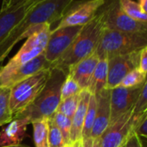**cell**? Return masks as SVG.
<instances>
[{
  "mask_svg": "<svg viewBox=\"0 0 147 147\" xmlns=\"http://www.w3.org/2000/svg\"><path fill=\"white\" fill-rule=\"evenodd\" d=\"M73 0H43L32 5L24 19L0 43V63L8 56L13 47L22 39L27 38L28 32L36 26L48 24L51 27L62 17Z\"/></svg>",
  "mask_w": 147,
  "mask_h": 147,
  "instance_id": "1",
  "label": "cell"
},
{
  "mask_svg": "<svg viewBox=\"0 0 147 147\" xmlns=\"http://www.w3.org/2000/svg\"><path fill=\"white\" fill-rule=\"evenodd\" d=\"M105 29V14L100 7L94 18L82 26L63 55L51 64V68H59L67 76L70 67L95 52Z\"/></svg>",
  "mask_w": 147,
  "mask_h": 147,
  "instance_id": "2",
  "label": "cell"
},
{
  "mask_svg": "<svg viewBox=\"0 0 147 147\" xmlns=\"http://www.w3.org/2000/svg\"><path fill=\"white\" fill-rule=\"evenodd\" d=\"M66 77L62 70L51 68L50 76L38 96L30 106L15 117L28 118L30 123L51 117L61 102V89Z\"/></svg>",
  "mask_w": 147,
  "mask_h": 147,
  "instance_id": "3",
  "label": "cell"
},
{
  "mask_svg": "<svg viewBox=\"0 0 147 147\" xmlns=\"http://www.w3.org/2000/svg\"><path fill=\"white\" fill-rule=\"evenodd\" d=\"M147 46V32L126 33L105 29L95 53L99 59H109L141 50Z\"/></svg>",
  "mask_w": 147,
  "mask_h": 147,
  "instance_id": "4",
  "label": "cell"
},
{
  "mask_svg": "<svg viewBox=\"0 0 147 147\" xmlns=\"http://www.w3.org/2000/svg\"><path fill=\"white\" fill-rule=\"evenodd\" d=\"M51 68L44 69L11 88L10 109L13 118L30 106L45 86Z\"/></svg>",
  "mask_w": 147,
  "mask_h": 147,
  "instance_id": "5",
  "label": "cell"
},
{
  "mask_svg": "<svg viewBox=\"0 0 147 147\" xmlns=\"http://www.w3.org/2000/svg\"><path fill=\"white\" fill-rule=\"evenodd\" d=\"M50 32V24H44L36 26L33 32L27 37L25 42L18 53L8 61L5 66L0 67V76L7 75L13 69L27 63L44 53Z\"/></svg>",
  "mask_w": 147,
  "mask_h": 147,
  "instance_id": "6",
  "label": "cell"
},
{
  "mask_svg": "<svg viewBox=\"0 0 147 147\" xmlns=\"http://www.w3.org/2000/svg\"><path fill=\"white\" fill-rule=\"evenodd\" d=\"M105 2L106 0H73L51 30L64 27L84 26L94 18Z\"/></svg>",
  "mask_w": 147,
  "mask_h": 147,
  "instance_id": "7",
  "label": "cell"
},
{
  "mask_svg": "<svg viewBox=\"0 0 147 147\" xmlns=\"http://www.w3.org/2000/svg\"><path fill=\"white\" fill-rule=\"evenodd\" d=\"M101 8L105 14L107 29L126 33L147 32V23L138 22L128 17L121 10L119 0H106Z\"/></svg>",
  "mask_w": 147,
  "mask_h": 147,
  "instance_id": "8",
  "label": "cell"
},
{
  "mask_svg": "<svg viewBox=\"0 0 147 147\" xmlns=\"http://www.w3.org/2000/svg\"><path fill=\"white\" fill-rule=\"evenodd\" d=\"M140 52L141 50H138L127 55H117L107 59L108 72L106 88L113 89L119 87L128 73L138 67Z\"/></svg>",
  "mask_w": 147,
  "mask_h": 147,
  "instance_id": "9",
  "label": "cell"
},
{
  "mask_svg": "<svg viewBox=\"0 0 147 147\" xmlns=\"http://www.w3.org/2000/svg\"><path fill=\"white\" fill-rule=\"evenodd\" d=\"M82 28V26H71L51 30L44 50V56L50 64H53L63 55Z\"/></svg>",
  "mask_w": 147,
  "mask_h": 147,
  "instance_id": "10",
  "label": "cell"
},
{
  "mask_svg": "<svg viewBox=\"0 0 147 147\" xmlns=\"http://www.w3.org/2000/svg\"><path fill=\"white\" fill-rule=\"evenodd\" d=\"M134 109V108H133ZM133 109L122 115L107 128L100 138V147H121L135 128Z\"/></svg>",
  "mask_w": 147,
  "mask_h": 147,
  "instance_id": "11",
  "label": "cell"
},
{
  "mask_svg": "<svg viewBox=\"0 0 147 147\" xmlns=\"http://www.w3.org/2000/svg\"><path fill=\"white\" fill-rule=\"evenodd\" d=\"M143 86L137 88L116 87L110 93V124L118 120L122 115L134 108V106L139 97Z\"/></svg>",
  "mask_w": 147,
  "mask_h": 147,
  "instance_id": "12",
  "label": "cell"
},
{
  "mask_svg": "<svg viewBox=\"0 0 147 147\" xmlns=\"http://www.w3.org/2000/svg\"><path fill=\"white\" fill-rule=\"evenodd\" d=\"M51 68V64L46 60L44 53L24 65L13 69L7 75L0 76V87L11 88L20 82L31 77L38 72Z\"/></svg>",
  "mask_w": 147,
  "mask_h": 147,
  "instance_id": "13",
  "label": "cell"
},
{
  "mask_svg": "<svg viewBox=\"0 0 147 147\" xmlns=\"http://www.w3.org/2000/svg\"><path fill=\"white\" fill-rule=\"evenodd\" d=\"M110 93L111 90L105 88L96 96L97 107L94 126L90 138L94 140L100 138L110 124L111 108H110Z\"/></svg>",
  "mask_w": 147,
  "mask_h": 147,
  "instance_id": "14",
  "label": "cell"
},
{
  "mask_svg": "<svg viewBox=\"0 0 147 147\" xmlns=\"http://www.w3.org/2000/svg\"><path fill=\"white\" fill-rule=\"evenodd\" d=\"M31 5L28 3L24 5L0 10V43L11 33V31L24 19Z\"/></svg>",
  "mask_w": 147,
  "mask_h": 147,
  "instance_id": "15",
  "label": "cell"
},
{
  "mask_svg": "<svg viewBox=\"0 0 147 147\" xmlns=\"http://www.w3.org/2000/svg\"><path fill=\"white\" fill-rule=\"evenodd\" d=\"M99 60L98 55L94 52L88 57L82 60L77 64L70 67L67 75L78 83L82 90L88 89Z\"/></svg>",
  "mask_w": 147,
  "mask_h": 147,
  "instance_id": "16",
  "label": "cell"
},
{
  "mask_svg": "<svg viewBox=\"0 0 147 147\" xmlns=\"http://www.w3.org/2000/svg\"><path fill=\"white\" fill-rule=\"evenodd\" d=\"M30 120L25 117H15L7 126L0 131V147L19 144L26 136Z\"/></svg>",
  "mask_w": 147,
  "mask_h": 147,
  "instance_id": "17",
  "label": "cell"
},
{
  "mask_svg": "<svg viewBox=\"0 0 147 147\" xmlns=\"http://www.w3.org/2000/svg\"><path fill=\"white\" fill-rule=\"evenodd\" d=\"M91 93L88 89H83L80 93V100L77 107V109L74 114L71 123V131H70V141L71 143L76 142L79 139H82V132L85 121V117L88 107L89 99Z\"/></svg>",
  "mask_w": 147,
  "mask_h": 147,
  "instance_id": "18",
  "label": "cell"
},
{
  "mask_svg": "<svg viewBox=\"0 0 147 147\" xmlns=\"http://www.w3.org/2000/svg\"><path fill=\"white\" fill-rule=\"evenodd\" d=\"M108 63L107 59H100L94 71L88 90L94 95L100 94L107 88Z\"/></svg>",
  "mask_w": 147,
  "mask_h": 147,
  "instance_id": "19",
  "label": "cell"
},
{
  "mask_svg": "<svg viewBox=\"0 0 147 147\" xmlns=\"http://www.w3.org/2000/svg\"><path fill=\"white\" fill-rule=\"evenodd\" d=\"M36 147H49V119L32 122Z\"/></svg>",
  "mask_w": 147,
  "mask_h": 147,
  "instance_id": "20",
  "label": "cell"
},
{
  "mask_svg": "<svg viewBox=\"0 0 147 147\" xmlns=\"http://www.w3.org/2000/svg\"><path fill=\"white\" fill-rule=\"evenodd\" d=\"M11 88L0 87V126L13 120V114L10 109Z\"/></svg>",
  "mask_w": 147,
  "mask_h": 147,
  "instance_id": "21",
  "label": "cell"
},
{
  "mask_svg": "<svg viewBox=\"0 0 147 147\" xmlns=\"http://www.w3.org/2000/svg\"><path fill=\"white\" fill-rule=\"evenodd\" d=\"M96 107H97V99L94 94H91L89 102H88V107L85 117V121L82 128V138L87 139L89 138L91 136V131L94 126V119H95V115H96Z\"/></svg>",
  "mask_w": 147,
  "mask_h": 147,
  "instance_id": "22",
  "label": "cell"
},
{
  "mask_svg": "<svg viewBox=\"0 0 147 147\" xmlns=\"http://www.w3.org/2000/svg\"><path fill=\"white\" fill-rule=\"evenodd\" d=\"M121 10L130 18L142 23H147V14L133 0H119Z\"/></svg>",
  "mask_w": 147,
  "mask_h": 147,
  "instance_id": "23",
  "label": "cell"
},
{
  "mask_svg": "<svg viewBox=\"0 0 147 147\" xmlns=\"http://www.w3.org/2000/svg\"><path fill=\"white\" fill-rule=\"evenodd\" d=\"M80 100V94L70 96L68 98L61 100V102L56 110L57 113L63 114L72 120L74 114H75Z\"/></svg>",
  "mask_w": 147,
  "mask_h": 147,
  "instance_id": "24",
  "label": "cell"
},
{
  "mask_svg": "<svg viewBox=\"0 0 147 147\" xmlns=\"http://www.w3.org/2000/svg\"><path fill=\"white\" fill-rule=\"evenodd\" d=\"M147 79V75L142 72L138 67L131 70L125 76L121 82L120 85L124 88H137L141 87L144 84Z\"/></svg>",
  "mask_w": 147,
  "mask_h": 147,
  "instance_id": "25",
  "label": "cell"
},
{
  "mask_svg": "<svg viewBox=\"0 0 147 147\" xmlns=\"http://www.w3.org/2000/svg\"><path fill=\"white\" fill-rule=\"evenodd\" d=\"M51 117L55 124L60 129L63 136L65 144H71V141H70V131H71V123H72L71 119L57 112H55Z\"/></svg>",
  "mask_w": 147,
  "mask_h": 147,
  "instance_id": "26",
  "label": "cell"
},
{
  "mask_svg": "<svg viewBox=\"0 0 147 147\" xmlns=\"http://www.w3.org/2000/svg\"><path fill=\"white\" fill-rule=\"evenodd\" d=\"M147 112V79L143 85L139 97L134 106L133 109V120L134 124L138 123L140 118Z\"/></svg>",
  "mask_w": 147,
  "mask_h": 147,
  "instance_id": "27",
  "label": "cell"
},
{
  "mask_svg": "<svg viewBox=\"0 0 147 147\" xmlns=\"http://www.w3.org/2000/svg\"><path fill=\"white\" fill-rule=\"evenodd\" d=\"M63 136L55 124L52 117L49 118V147H63L65 145Z\"/></svg>",
  "mask_w": 147,
  "mask_h": 147,
  "instance_id": "28",
  "label": "cell"
},
{
  "mask_svg": "<svg viewBox=\"0 0 147 147\" xmlns=\"http://www.w3.org/2000/svg\"><path fill=\"white\" fill-rule=\"evenodd\" d=\"M81 87L70 76H67L61 89V100L68 98L70 96L79 94L82 92Z\"/></svg>",
  "mask_w": 147,
  "mask_h": 147,
  "instance_id": "29",
  "label": "cell"
},
{
  "mask_svg": "<svg viewBox=\"0 0 147 147\" xmlns=\"http://www.w3.org/2000/svg\"><path fill=\"white\" fill-rule=\"evenodd\" d=\"M134 131L143 147H147V112L140 118L135 125Z\"/></svg>",
  "mask_w": 147,
  "mask_h": 147,
  "instance_id": "30",
  "label": "cell"
},
{
  "mask_svg": "<svg viewBox=\"0 0 147 147\" xmlns=\"http://www.w3.org/2000/svg\"><path fill=\"white\" fill-rule=\"evenodd\" d=\"M125 147H143L134 130L131 132L126 142L125 143Z\"/></svg>",
  "mask_w": 147,
  "mask_h": 147,
  "instance_id": "31",
  "label": "cell"
},
{
  "mask_svg": "<svg viewBox=\"0 0 147 147\" xmlns=\"http://www.w3.org/2000/svg\"><path fill=\"white\" fill-rule=\"evenodd\" d=\"M138 68L147 75V46L141 49Z\"/></svg>",
  "mask_w": 147,
  "mask_h": 147,
  "instance_id": "32",
  "label": "cell"
},
{
  "mask_svg": "<svg viewBox=\"0 0 147 147\" xmlns=\"http://www.w3.org/2000/svg\"><path fill=\"white\" fill-rule=\"evenodd\" d=\"M29 1H30V0H5V1L3 2L2 7L10 8V7L24 5V4H25V3H27Z\"/></svg>",
  "mask_w": 147,
  "mask_h": 147,
  "instance_id": "33",
  "label": "cell"
},
{
  "mask_svg": "<svg viewBox=\"0 0 147 147\" xmlns=\"http://www.w3.org/2000/svg\"><path fill=\"white\" fill-rule=\"evenodd\" d=\"M82 147H100V141L99 139H92L91 138L82 139Z\"/></svg>",
  "mask_w": 147,
  "mask_h": 147,
  "instance_id": "34",
  "label": "cell"
},
{
  "mask_svg": "<svg viewBox=\"0 0 147 147\" xmlns=\"http://www.w3.org/2000/svg\"><path fill=\"white\" fill-rule=\"evenodd\" d=\"M138 4L140 5L142 10L147 14V0H138Z\"/></svg>",
  "mask_w": 147,
  "mask_h": 147,
  "instance_id": "35",
  "label": "cell"
},
{
  "mask_svg": "<svg viewBox=\"0 0 147 147\" xmlns=\"http://www.w3.org/2000/svg\"><path fill=\"white\" fill-rule=\"evenodd\" d=\"M72 147H82V138L72 143Z\"/></svg>",
  "mask_w": 147,
  "mask_h": 147,
  "instance_id": "36",
  "label": "cell"
},
{
  "mask_svg": "<svg viewBox=\"0 0 147 147\" xmlns=\"http://www.w3.org/2000/svg\"><path fill=\"white\" fill-rule=\"evenodd\" d=\"M41 1H43V0H30L29 2H27L30 5H36L37 3H39V2H41Z\"/></svg>",
  "mask_w": 147,
  "mask_h": 147,
  "instance_id": "37",
  "label": "cell"
},
{
  "mask_svg": "<svg viewBox=\"0 0 147 147\" xmlns=\"http://www.w3.org/2000/svg\"><path fill=\"white\" fill-rule=\"evenodd\" d=\"M1 147H28L26 145H23L21 144H14V145H8V146H1Z\"/></svg>",
  "mask_w": 147,
  "mask_h": 147,
  "instance_id": "38",
  "label": "cell"
},
{
  "mask_svg": "<svg viewBox=\"0 0 147 147\" xmlns=\"http://www.w3.org/2000/svg\"><path fill=\"white\" fill-rule=\"evenodd\" d=\"M63 147H72V143L71 144H65Z\"/></svg>",
  "mask_w": 147,
  "mask_h": 147,
  "instance_id": "39",
  "label": "cell"
},
{
  "mask_svg": "<svg viewBox=\"0 0 147 147\" xmlns=\"http://www.w3.org/2000/svg\"><path fill=\"white\" fill-rule=\"evenodd\" d=\"M121 147H125V144H124V145H122V146H121Z\"/></svg>",
  "mask_w": 147,
  "mask_h": 147,
  "instance_id": "40",
  "label": "cell"
},
{
  "mask_svg": "<svg viewBox=\"0 0 147 147\" xmlns=\"http://www.w3.org/2000/svg\"><path fill=\"white\" fill-rule=\"evenodd\" d=\"M4 1H5V0H4ZM4 1H3V2H4Z\"/></svg>",
  "mask_w": 147,
  "mask_h": 147,
  "instance_id": "41",
  "label": "cell"
},
{
  "mask_svg": "<svg viewBox=\"0 0 147 147\" xmlns=\"http://www.w3.org/2000/svg\"></svg>",
  "mask_w": 147,
  "mask_h": 147,
  "instance_id": "42",
  "label": "cell"
}]
</instances>
